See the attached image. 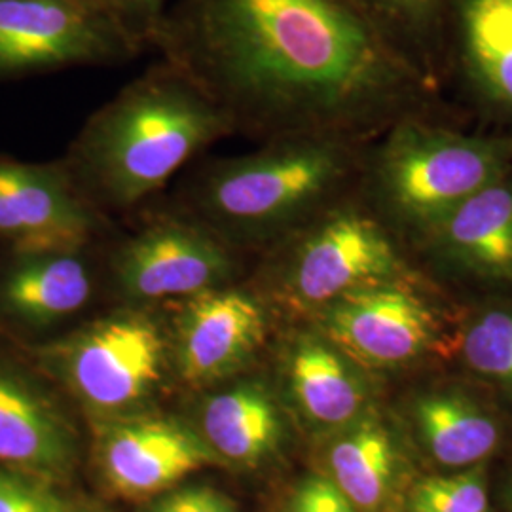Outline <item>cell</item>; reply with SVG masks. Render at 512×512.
<instances>
[{"label": "cell", "mask_w": 512, "mask_h": 512, "mask_svg": "<svg viewBox=\"0 0 512 512\" xmlns=\"http://www.w3.org/2000/svg\"><path fill=\"white\" fill-rule=\"evenodd\" d=\"M152 50L234 133L359 139L421 90L401 44L353 0H173Z\"/></svg>", "instance_id": "obj_1"}, {"label": "cell", "mask_w": 512, "mask_h": 512, "mask_svg": "<svg viewBox=\"0 0 512 512\" xmlns=\"http://www.w3.org/2000/svg\"><path fill=\"white\" fill-rule=\"evenodd\" d=\"M230 135L236 133L226 114L160 57L93 112L63 164L101 215L129 211Z\"/></svg>", "instance_id": "obj_2"}, {"label": "cell", "mask_w": 512, "mask_h": 512, "mask_svg": "<svg viewBox=\"0 0 512 512\" xmlns=\"http://www.w3.org/2000/svg\"><path fill=\"white\" fill-rule=\"evenodd\" d=\"M355 139L287 135L203 165L181 207L232 247L293 234L329 209L355 169Z\"/></svg>", "instance_id": "obj_3"}, {"label": "cell", "mask_w": 512, "mask_h": 512, "mask_svg": "<svg viewBox=\"0 0 512 512\" xmlns=\"http://www.w3.org/2000/svg\"><path fill=\"white\" fill-rule=\"evenodd\" d=\"M511 147L458 131L399 122L372 162L374 190L401 220L431 230L458 205L507 175Z\"/></svg>", "instance_id": "obj_4"}, {"label": "cell", "mask_w": 512, "mask_h": 512, "mask_svg": "<svg viewBox=\"0 0 512 512\" xmlns=\"http://www.w3.org/2000/svg\"><path fill=\"white\" fill-rule=\"evenodd\" d=\"M42 368L95 421L145 414L164 384L171 348L141 311H120L40 349Z\"/></svg>", "instance_id": "obj_5"}, {"label": "cell", "mask_w": 512, "mask_h": 512, "mask_svg": "<svg viewBox=\"0 0 512 512\" xmlns=\"http://www.w3.org/2000/svg\"><path fill=\"white\" fill-rule=\"evenodd\" d=\"M141 54L97 0H0V82L118 67Z\"/></svg>", "instance_id": "obj_6"}, {"label": "cell", "mask_w": 512, "mask_h": 512, "mask_svg": "<svg viewBox=\"0 0 512 512\" xmlns=\"http://www.w3.org/2000/svg\"><path fill=\"white\" fill-rule=\"evenodd\" d=\"M285 287L296 304L321 310L330 302L399 272L384 226L353 203L336 202L293 232Z\"/></svg>", "instance_id": "obj_7"}, {"label": "cell", "mask_w": 512, "mask_h": 512, "mask_svg": "<svg viewBox=\"0 0 512 512\" xmlns=\"http://www.w3.org/2000/svg\"><path fill=\"white\" fill-rule=\"evenodd\" d=\"M112 270L131 302L186 300L228 283L234 247L179 205L124 239L112 256Z\"/></svg>", "instance_id": "obj_8"}, {"label": "cell", "mask_w": 512, "mask_h": 512, "mask_svg": "<svg viewBox=\"0 0 512 512\" xmlns=\"http://www.w3.org/2000/svg\"><path fill=\"white\" fill-rule=\"evenodd\" d=\"M101 226L103 215L80 194L63 162L0 154V241L12 253H78Z\"/></svg>", "instance_id": "obj_9"}, {"label": "cell", "mask_w": 512, "mask_h": 512, "mask_svg": "<svg viewBox=\"0 0 512 512\" xmlns=\"http://www.w3.org/2000/svg\"><path fill=\"white\" fill-rule=\"evenodd\" d=\"M95 461L110 490L135 501L154 499L219 463L194 425L147 412L97 421Z\"/></svg>", "instance_id": "obj_10"}, {"label": "cell", "mask_w": 512, "mask_h": 512, "mask_svg": "<svg viewBox=\"0 0 512 512\" xmlns=\"http://www.w3.org/2000/svg\"><path fill=\"white\" fill-rule=\"evenodd\" d=\"M268 334V319L255 296L213 289L184 300L175 317L171 359L184 384H219L255 359Z\"/></svg>", "instance_id": "obj_11"}, {"label": "cell", "mask_w": 512, "mask_h": 512, "mask_svg": "<svg viewBox=\"0 0 512 512\" xmlns=\"http://www.w3.org/2000/svg\"><path fill=\"white\" fill-rule=\"evenodd\" d=\"M317 319L332 344L370 366L414 361L437 334L429 306L393 281L346 294L317 310Z\"/></svg>", "instance_id": "obj_12"}, {"label": "cell", "mask_w": 512, "mask_h": 512, "mask_svg": "<svg viewBox=\"0 0 512 512\" xmlns=\"http://www.w3.org/2000/svg\"><path fill=\"white\" fill-rule=\"evenodd\" d=\"M78 440L50 395L16 366L0 361V467L48 482L71 475Z\"/></svg>", "instance_id": "obj_13"}, {"label": "cell", "mask_w": 512, "mask_h": 512, "mask_svg": "<svg viewBox=\"0 0 512 512\" xmlns=\"http://www.w3.org/2000/svg\"><path fill=\"white\" fill-rule=\"evenodd\" d=\"M287 397L311 427L332 433L368 412L370 387L357 363L325 334H300L283 359Z\"/></svg>", "instance_id": "obj_14"}, {"label": "cell", "mask_w": 512, "mask_h": 512, "mask_svg": "<svg viewBox=\"0 0 512 512\" xmlns=\"http://www.w3.org/2000/svg\"><path fill=\"white\" fill-rule=\"evenodd\" d=\"M194 427L219 463L241 469H255L274 458L285 437L279 404L270 389L255 380L211 393Z\"/></svg>", "instance_id": "obj_15"}, {"label": "cell", "mask_w": 512, "mask_h": 512, "mask_svg": "<svg viewBox=\"0 0 512 512\" xmlns=\"http://www.w3.org/2000/svg\"><path fill=\"white\" fill-rule=\"evenodd\" d=\"M92 296L84 251L12 253L0 279V311L27 329H44L82 310Z\"/></svg>", "instance_id": "obj_16"}, {"label": "cell", "mask_w": 512, "mask_h": 512, "mask_svg": "<svg viewBox=\"0 0 512 512\" xmlns=\"http://www.w3.org/2000/svg\"><path fill=\"white\" fill-rule=\"evenodd\" d=\"M325 478L357 512H380L397 490L403 456L384 421L372 414L327 433Z\"/></svg>", "instance_id": "obj_17"}, {"label": "cell", "mask_w": 512, "mask_h": 512, "mask_svg": "<svg viewBox=\"0 0 512 512\" xmlns=\"http://www.w3.org/2000/svg\"><path fill=\"white\" fill-rule=\"evenodd\" d=\"M429 232L440 251L463 268L512 281V184L505 177L458 205Z\"/></svg>", "instance_id": "obj_18"}, {"label": "cell", "mask_w": 512, "mask_h": 512, "mask_svg": "<svg viewBox=\"0 0 512 512\" xmlns=\"http://www.w3.org/2000/svg\"><path fill=\"white\" fill-rule=\"evenodd\" d=\"M414 420L429 454L446 467H473L488 458L501 439L497 421L458 393L423 395Z\"/></svg>", "instance_id": "obj_19"}, {"label": "cell", "mask_w": 512, "mask_h": 512, "mask_svg": "<svg viewBox=\"0 0 512 512\" xmlns=\"http://www.w3.org/2000/svg\"><path fill=\"white\" fill-rule=\"evenodd\" d=\"M461 44L478 90L512 112V8L509 0H461Z\"/></svg>", "instance_id": "obj_20"}, {"label": "cell", "mask_w": 512, "mask_h": 512, "mask_svg": "<svg viewBox=\"0 0 512 512\" xmlns=\"http://www.w3.org/2000/svg\"><path fill=\"white\" fill-rule=\"evenodd\" d=\"M461 353L476 374L512 391V311L478 315L463 334Z\"/></svg>", "instance_id": "obj_21"}, {"label": "cell", "mask_w": 512, "mask_h": 512, "mask_svg": "<svg viewBox=\"0 0 512 512\" xmlns=\"http://www.w3.org/2000/svg\"><path fill=\"white\" fill-rule=\"evenodd\" d=\"M410 512H490L486 476L480 467L418 482L410 494Z\"/></svg>", "instance_id": "obj_22"}, {"label": "cell", "mask_w": 512, "mask_h": 512, "mask_svg": "<svg viewBox=\"0 0 512 512\" xmlns=\"http://www.w3.org/2000/svg\"><path fill=\"white\" fill-rule=\"evenodd\" d=\"M391 38L427 35L440 14L442 0H353ZM399 42V40H397Z\"/></svg>", "instance_id": "obj_23"}, {"label": "cell", "mask_w": 512, "mask_h": 512, "mask_svg": "<svg viewBox=\"0 0 512 512\" xmlns=\"http://www.w3.org/2000/svg\"><path fill=\"white\" fill-rule=\"evenodd\" d=\"M54 482L0 467V512H63Z\"/></svg>", "instance_id": "obj_24"}, {"label": "cell", "mask_w": 512, "mask_h": 512, "mask_svg": "<svg viewBox=\"0 0 512 512\" xmlns=\"http://www.w3.org/2000/svg\"><path fill=\"white\" fill-rule=\"evenodd\" d=\"M143 52L154 44L165 12L173 0H97Z\"/></svg>", "instance_id": "obj_25"}, {"label": "cell", "mask_w": 512, "mask_h": 512, "mask_svg": "<svg viewBox=\"0 0 512 512\" xmlns=\"http://www.w3.org/2000/svg\"><path fill=\"white\" fill-rule=\"evenodd\" d=\"M145 512H239L230 495L207 484H186L150 499Z\"/></svg>", "instance_id": "obj_26"}, {"label": "cell", "mask_w": 512, "mask_h": 512, "mask_svg": "<svg viewBox=\"0 0 512 512\" xmlns=\"http://www.w3.org/2000/svg\"><path fill=\"white\" fill-rule=\"evenodd\" d=\"M287 512H357L340 490L323 475L302 480L289 499Z\"/></svg>", "instance_id": "obj_27"}, {"label": "cell", "mask_w": 512, "mask_h": 512, "mask_svg": "<svg viewBox=\"0 0 512 512\" xmlns=\"http://www.w3.org/2000/svg\"><path fill=\"white\" fill-rule=\"evenodd\" d=\"M63 512H99L95 511V509H86V507H71L69 503H67V507H65V511Z\"/></svg>", "instance_id": "obj_28"}, {"label": "cell", "mask_w": 512, "mask_h": 512, "mask_svg": "<svg viewBox=\"0 0 512 512\" xmlns=\"http://www.w3.org/2000/svg\"><path fill=\"white\" fill-rule=\"evenodd\" d=\"M509 4H511V8H512V0H509Z\"/></svg>", "instance_id": "obj_29"}]
</instances>
